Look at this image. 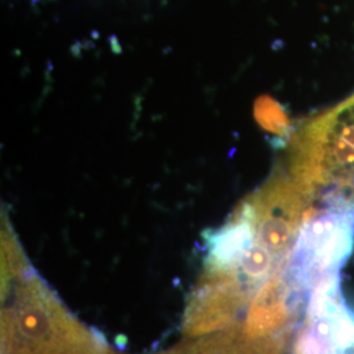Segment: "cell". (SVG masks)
<instances>
[{
	"mask_svg": "<svg viewBox=\"0 0 354 354\" xmlns=\"http://www.w3.org/2000/svg\"><path fill=\"white\" fill-rule=\"evenodd\" d=\"M353 250L354 213H317L304 221L279 273L308 295L319 279L342 270Z\"/></svg>",
	"mask_w": 354,
	"mask_h": 354,
	"instance_id": "obj_3",
	"label": "cell"
},
{
	"mask_svg": "<svg viewBox=\"0 0 354 354\" xmlns=\"http://www.w3.org/2000/svg\"><path fill=\"white\" fill-rule=\"evenodd\" d=\"M297 183L322 212L354 213V96L304 130Z\"/></svg>",
	"mask_w": 354,
	"mask_h": 354,
	"instance_id": "obj_2",
	"label": "cell"
},
{
	"mask_svg": "<svg viewBox=\"0 0 354 354\" xmlns=\"http://www.w3.org/2000/svg\"><path fill=\"white\" fill-rule=\"evenodd\" d=\"M1 354H112L21 261H6Z\"/></svg>",
	"mask_w": 354,
	"mask_h": 354,
	"instance_id": "obj_1",
	"label": "cell"
},
{
	"mask_svg": "<svg viewBox=\"0 0 354 354\" xmlns=\"http://www.w3.org/2000/svg\"><path fill=\"white\" fill-rule=\"evenodd\" d=\"M352 354H354V353H352Z\"/></svg>",
	"mask_w": 354,
	"mask_h": 354,
	"instance_id": "obj_4",
	"label": "cell"
}]
</instances>
